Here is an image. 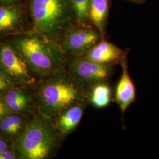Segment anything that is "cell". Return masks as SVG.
Here are the masks:
<instances>
[{
  "label": "cell",
  "instance_id": "6da1fadb",
  "mask_svg": "<svg viewBox=\"0 0 159 159\" xmlns=\"http://www.w3.org/2000/svg\"><path fill=\"white\" fill-rule=\"evenodd\" d=\"M31 88L37 110L52 120L73 106L89 102L90 88L81 84L65 68L39 80Z\"/></svg>",
  "mask_w": 159,
  "mask_h": 159
},
{
  "label": "cell",
  "instance_id": "7a4b0ae2",
  "mask_svg": "<svg viewBox=\"0 0 159 159\" xmlns=\"http://www.w3.org/2000/svg\"><path fill=\"white\" fill-rule=\"evenodd\" d=\"M9 43L22 56L39 79L65 68L67 57L60 46L33 30L15 35Z\"/></svg>",
  "mask_w": 159,
  "mask_h": 159
},
{
  "label": "cell",
  "instance_id": "3957f363",
  "mask_svg": "<svg viewBox=\"0 0 159 159\" xmlns=\"http://www.w3.org/2000/svg\"><path fill=\"white\" fill-rule=\"evenodd\" d=\"M63 140L53 120L37 110L21 136L12 143L11 147L18 159H50Z\"/></svg>",
  "mask_w": 159,
  "mask_h": 159
},
{
  "label": "cell",
  "instance_id": "277c9868",
  "mask_svg": "<svg viewBox=\"0 0 159 159\" xmlns=\"http://www.w3.org/2000/svg\"><path fill=\"white\" fill-rule=\"evenodd\" d=\"M29 11L33 30L59 46L65 31L75 21L70 0H30Z\"/></svg>",
  "mask_w": 159,
  "mask_h": 159
},
{
  "label": "cell",
  "instance_id": "5b68a950",
  "mask_svg": "<svg viewBox=\"0 0 159 159\" xmlns=\"http://www.w3.org/2000/svg\"><path fill=\"white\" fill-rule=\"evenodd\" d=\"M0 71L15 85L33 87L39 80L9 43L0 44Z\"/></svg>",
  "mask_w": 159,
  "mask_h": 159
},
{
  "label": "cell",
  "instance_id": "8992f818",
  "mask_svg": "<svg viewBox=\"0 0 159 159\" xmlns=\"http://www.w3.org/2000/svg\"><path fill=\"white\" fill-rule=\"evenodd\" d=\"M102 39L101 34L95 28L74 24L64 33L60 46L66 57H80Z\"/></svg>",
  "mask_w": 159,
  "mask_h": 159
},
{
  "label": "cell",
  "instance_id": "52a82bcc",
  "mask_svg": "<svg viewBox=\"0 0 159 159\" xmlns=\"http://www.w3.org/2000/svg\"><path fill=\"white\" fill-rule=\"evenodd\" d=\"M113 65L96 63L83 56L73 57L66 61L65 68L81 84L90 88L106 82L113 72Z\"/></svg>",
  "mask_w": 159,
  "mask_h": 159
},
{
  "label": "cell",
  "instance_id": "ba28073f",
  "mask_svg": "<svg viewBox=\"0 0 159 159\" xmlns=\"http://www.w3.org/2000/svg\"><path fill=\"white\" fill-rule=\"evenodd\" d=\"M2 97L11 113L32 116L37 110L31 87L15 85Z\"/></svg>",
  "mask_w": 159,
  "mask_h": 159
},
{
  "label": "cell",
  "instance_id": "9c48e42d",
  "mask_svg": "<svg viewBox=\"0 0 159 159\" xmlns=\"http://www.w3.org/2000/svg\"><path fill=\"white\" fill-rule=\"evenodd\" d=\"M122 73L115 89V100L124 116L128 108L136 100V89L129 71L127 56L120 63Z\"/></svg>",
  "mask_w": 159,
  "mask_h": 159
},
{
  "label": "cell",
  "instance_id": "30bf717a",
  "mask_svg": "<svg viewBox=\"0 0 159 159\" xmlns=\"http://www.w3.org/2000/svg\"><path fill=\"white\" fill-rule=\"evenodd\" d=\"M127 52L104 39H102L85 53L83 57L102 64L120 63L127 56Z\"/></svg>",
  "mask_w": 159,
  "mask_h": 159
},
{
  "label": "cell",
  "instance_id": "8fae6325",
  "mask_svg": "<svg viewBox=\"0 0 159 159\" xmlns=\"http://www.w3.org/2000/svg\"><path fill=\"white\" fill-rule=\"evenodd\" d=\"M88 104V102H84L73 106L52 120L56 130L63 140L79 125Z\"/></svg>",
  "mask_w": 159,
  "mask_h": 159
},
{
  "label": "cell",
  "instance_id": "7c38bea8",
  "mask_svg": "<svg viewBox=\"0 0 159 159\" xmlns=\"http://www.w3.org/2000/svg\"><path fill=\"white\" fill-rule=\"evenodd\" d=\"M31 116L10 113L0 120V137L13 143L21 136Z\"/></svg>",
  "mask_w": 159,
  "mask_h": 159
},
{
  "label": "cell",
  "instance_id": "4fadbf2b",
  "mask_svg": "<svg viewBox=\"0 0 159 159\" xmlns=\"http://www.w3.org/2000/svg\"><path fill=\"white\" fill-rule=\"evenodd\" d=\"M23 19V11L16 4L0 6V34L18 31Z\"/></svg>",
  "mask_w": 159,
  "mask_h": 159
},
{
  "label": "cell",
  "instance_id": "5bb4252c",
  "mask_svg": "<svg viewBox=\"0 0 159 159\" xmlns=\"http://www.w3.org/2000/svg\"><path fill=\"white\" fill-rule=\"evenodd\" d=\"M108 9V0H90V20L100 33L102 39H104Z\"/></svg>",
  "mask_w": 159,
  "mask_h": 159
},
{
  "label": "cell",
  "instance_id": "9a60e30c",
  "mask_svg": "<svg viewBox=\"0 0 159 159\" xmlns=\"http://www.w3.org/2000/svg\"><path fill=\"white\" fill-rule=\"evenodd\" d=\"M112 89L107 82H102L90 88L89 103L97 108L106 107L112 100Z\"/></svg>",
  "mask_w": 159,
  "mask_h": 159
},
{
  "label": "cell",
  "instance_id": "2e32d148",
  "mask_svg": "<svg viewBox=\"0 0 159 159\" xmlns=\"http://www.w3.org/2000/svg\"><path fill=\"white\" fill-rule=\"evenodd\" d=\"M70 2L78 25L91 26L89 15L90 0H70Z\"/></svg>",
  "mask_w": 159,
  "mask_h": 159
},
{
  "label": "cell",
  "instance_id": "e0dca14e",
  "mask_svg": "<svg viewBox=\"0 0 159 159\" xmlns=\"http://www.w3.org/2000/svg\"><path fill=\"white\" fill-rule=\"evenodd\" d=\"M15 85L0 71V96H3Z\"/></svg>",
  "mask_w": 159,
  "mask_h": 159
},
{
  "label": "cell",
  "instance_id": "ac0fdd59",
  "mask_svg": "<svg viewBox=\"0 0 159 159\" xmlns=\"http://www.w3.org/2000/svg\"><path fill=\"white\" fill-rule=\"evenodd\" d=\"M0 159H18L17 155L12 147L0 153Z\"/></svg>",
  "mask_w": 159,
  "mask_h": 159
},
{
  "label": "cell",
  "instance_id": "d6986e66",
  "mask_svg": "<svg viewBox=\"0 0 159 159\" xmlns=\"http://www.w3.org/2000/svg\"><path fill=\"white\" fill-rule=\"evenodd\" d=\"M10 113L11 111L7 107L5 102L2 99V96H0V120Z\"/></svg>",
  "mask_w": 159,
  "mask_h": 159
},
{
  "label": "cell",
  "instance_id": "ffe728a7",
  "mask_svg": "<svg viewBox=\"0 0 159 159\" xmlns=\"http://www.w3.org/2000/svg\"><path fill=\"white\" fill-rule=\"evenodd\" d=\"M11 143L5 139L0 137V153L11 147Z\"/></svg>",
  "mask_w": 159,
  "mask_h": 159
},
{
  "label": "cell",
  "instance_id": "44dd1931",
  "mask_svg": "<svg viewBox=\"0 0 159 159\" xmlns=\"http://www.w3.org/2000/svg\"><path fill=\"white\" fill-rule=\"evenodd\" d=\"M19 0H0V6L16 4Z\"/></svg>",
  "mask_w": 159,
  "mask_h": 159
},
{
  "label": "cell",
  "instance_id": "7402d4cb",
  "mask_svg": "<svg viewBox=\"0 0 159 159\" xmlns=\"http://www.w3.org/2000/svg\"><path fill=\"white\" fill-rule=\"evenodd\" d=\"M128 1H130L131 2H135V3H137V4H141V3L144 2L145 0H128Z\"/></svg>",
  "mask_w": 159,
  "mask_h": 159
}]
</instances>
